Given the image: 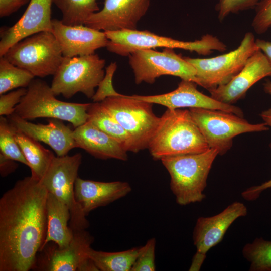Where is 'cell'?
<instances>
[{"label":"cell","mask_w":271,"mask_h":271,"mask_svg":"<svg viewBox=\"0 0 271 271\" xmlns=\"http://www.w3.org/2000/svg\"><path fill=\"white\" fill-rule=\"evenodd\" d=\"M150 4V0H104L103 8L92 14L85 25L103 32L136 30Z\"/></svg>","instance_id":"obj_14"},{"label":"cell","mask_w":271,"mask_h":271,"mask_svg":"<svg viewBox=\"0 0 271 271\" xmlns=\"http://www.w3.org/2000/svg\"><path fill=\"white\" fill-rule=\"evenodd\" d=\"M10 126L28 137L49 145L57 156L67 155L72 149L77 148L73 130L61 120L49 119L48 123H33L15 113L7 116Z\"/></svg>","instance_id":"obj_20"},{"label":"cell","mask_w":271,"mask_h":271,"mask_svg":"<svg viewBox=\"0 0 271 271\" xmlns=\"http://www.w3.org/2000/svg\"><path fill=\"white\" fill-rule=\"evenodd\" d=\"M46 210L47 232L41 250L50 242L55 243L59 248L66 247L73 236V231L68 224L70 219L69 208L54 195L48 192Z\"/></svg>","instance_id":"obj_23"},{"label":"cell","mask_w":271,"mask_h":271,"mask_svg":"<svg viewBox=\"0 0 271 271\" xmlns=\"http://www.w3.org/2000/svg\"><path fill=\"white\" fill-rule=\"evenodd\" d=\"M87 111L88 121L115 139L127 152L137 153L130 135L100 102L90 103Z\"/></svg>","instance_id":"obj_25"},{"label":"cell","mask_w":271,"mask_h":271,"mask_svg":"<svg viewBox=\"0 0 271 271\" xmlns=\"http://www.w3.org/2000/svg\"><path fill=\"white\" fill-rule=\"evenodd\" d=\"M197 85L193 81L182 80L176 89L167 93L130 96L138 100L164 106L169 109L203 108L222 110L243 117V112L240 108L219 102L210 96L204 94L197 89Z\"/></svg>","instance_id":"obj_15"},{"label":"cell","mask_w":271,"mask_h":271,"mask_svg":"<svg viewBox=\"0 0 271 271\" xmlns=\"http://www.w3.org/2000/svg\"><path fill=\"white\" fill-rule=\"evenodd\" d=\"M25 88H19L16 90L0 95V115L8 116L15 112L16 106L27 92Z\"/></svg>","instance_id":"obj_35"},{"label":"cell","mask_w":271,"mask_h":271,"mask_svg":"<svg viewBox=\"0 0 271 271\" xmlns=\"http://www.w3.org/2000/svg\"><path fill=\"white\" fill-rule=\"evenodd\" d=\"M52 32L56 38L63 57L91 55L108 42L104 32L85 25H67L61 20H52Z\"/></svg>","instance_id":"obj_19"},{"label":"cell","mask_w":271,"mask_h":271,"mask_svg":"<svg viewBox=\"0 0 271 271\" xmlns=\"http://www.w3.org/2000/svg\"><path fill=\"white\" fill-rule=\"evenodd\" d=\"M259 49L253 34L247 32L239 46L229 52L208 58H184L195 68L198 85L209 90L230 81Z\"/></svg>","instance_id":"obj_10"},{"label":"cell","mask_w":271,"mask_h":271,"mask_svg":"<svg viewBox=\"0 0 271 271\" xmlns=\"http://www.w3.org/2000/svg\"><path fill=\"white\" fill-rule=\"evenodd\" d=\"M105 60L97 54L63 57L54 75L51 88L55 94L70 98L78 92L92 98L105 75Z\"/></svg>","instance_id":"obj_7"},{"label":"cell","mask_w":271,"mask_h":271,"mask_svg":"<svg viewBox=\"0 0 271 271\" xmlns=\"http://www.w3.org/2000/svg\"><path fill=\"white\" fill-rule=\"evenodd\" d=\"M62 15L64 24L73 26L85 25L88 18L99 11L96 0H53Z\"/></svg>","instance_id":"obj_27"},{"label":"cell","mask_w":271,"mask_h":271,"mask_svg":"<svg viewBox=\"0 0 271 271\" xmlns=\"http://www.w3.org/2000/svg\"><path fill=\"white\" fill-rule=\"evenodd\" d=\"M189 110L209 148L217 149L220 155L231 148L236 136L269 130L265 123L252 124L232 113L203 108Z\"/></svg>","instance_id":"obj_8"},{"label":"cell","mask_w":271,"mask_h":271,"mask_svg":"<svg viewBox=\"0 0 271 271\" xmlns=\"http://www.w3.org/2000/svg\"><path fill=\"white\" fill-rule=\"evenodd\" d=\"M73 137L77 148L97 158L128 160L127 152L118 141L89 121L75 128Z\"/></svg>","instance_id":"obj_22"},{"label":"cell","mask_w":271,"mask_h":271,"mask_svg":"<svg viewBox=\"0 0 271 271\" xmlns=\"http://www.w3.org/2000/svg\"><path fill=\"white\" fill-rule=\"evenodd\" d=\"M116 67L115 62L111 63L106 68V74L92 98L94 102H101L107 97L118 95L119 93L115 91L112 84V77Z\"/></svg>","instance_id":"obj_34"},{"label":"cell","mask_w":271,"mask_h":271,"mask_svg":"<svg viewBox=\"0 0 271 271\" xmlns=\"http://www.w3.org/2000/svg\"><path fill=\"white\" fill-rule=\"evenodd\" d=\"M263 89L265 93L271 95V81L268 80L263 84Z\"/></svg>","instance_id":"obj_41"},{"label":"cell","mask_w":271,"mask_h":271,"mask_svg":"<svg viewBox=\"0 0 271 271\" xmlns=\"http://www.w3.org/2000/svg\"><path fill=\"white\" fill-rule=\"evenodd\" d=\"M0 154L7 158L29 166L15 139L8 119L4 116H0Z\"/></svg>","instance_id":"obj_30"},{"label":"cell","mask_w":271,"mask_h":271,"mask_svg":"<svg viewBox=\"0 0 271 271\" xmlns=\"http://www.w3.org/2000/svg\"><path fill=\"white\" fill-rule=\"evenodd\" d=\"M257 5L252 26L255 32L262 34L271 28V0H262Z\"/></svg>","instance_id":"obj_32"},{"label":"cell","mask_w":271,"mask_h":271,"mask_svg":"<svg viewBox=\"0 0 271 271\" xmlns=\"http://www.w3.org/2000/svg\"><path fill=\"white\" fill-rule=\"evenodd\" d=\"M3 56L15 66L40 78L54 75L63 58L56 38L49 31L25 38L12 45Z\"/></svg>","instance_id":"obj_6"},{"label":"cell","mask_w":271,"mask_h":271,"mask_svg":"<svg viewBox=\"0 0 271 271\" xmlns=\"http://www.w3.org/2000/svg\"><path fill=\"white\" fill-rule=\"evenodd\" d=\"M99 102L130 135L137 153L148 149L160 120L153 103L119 93Z\"/></svg>","instance_id":"obj_9"},{"label":"cell","mask_w":271,"mask_h":271,"mask_svg":"<svg viewBox=\"0 0 271 271\" xmlns=\"http://www.w3.org/2000/svg\"><path fill=\"white\" fill-rule=\"evenodd\" d=\"M53 0H30L24 13L13 26L1 30L0 56L14 44L35 33L52 32Z\"/></svg>","instance_id":"obj_18"},{"label":"cell","mask_w":271,"mask_h":271,"mask_svg":"<svg viewBox=\"0 0 271 271\" xmlns=\"http://www.w3.org/2000/svg\"><path fill=\"white\" fill-rule=\"evenodd\" d=\"M156 239L152 238L148 240L144 246H141L140 252L132 266L131 271H154L156 270Z\"/></svg>","instance_id":"obj_31"},{"label":"cell","mask_w":271,"mask_h":271,"mask_svg":"<svg viewBox=\"0 0 271 271\" xmlns=\"http://www.w3.org/2000/svg\"><path fill=\"white\" fill-rule=\"evenodd\" d=\"M94 241L85 230L73 231V236L68 246L59 248L46 244L40 251L35 269L47 271H98L87 253Z\"/></svg>","instance_id":"obj_13"},{"label":"cell","mask_w":271,"mask_h":271,"mask_svg":"<svg viewBox=\"0 0 271 271\" xmlns=\"http://www.w3.org/2000/svg\"><path fill=\"white\" fill-rule=\"evenodd\" d=\"M82 162V155L57 156L41 180L48 192L66 204L69 209V226L73 231L85 230L89 226L86 216L77 203L74 185Z\"/></svg>","instance_id":"obj_11"},{"label":"cell","mask_w":271,"mask_h":271,"mask_svg":"<svg viewBox=\"0 0 271 271\" xmlns=\"http://www.w3.org/2000/svg\"><path fill=\"white\" fill-rule=\"evenodd\" d=\"M48 191L28 176L0 199V271L35 269L47 232Z\"/></svg>","instance_id":"obj_1"},{"label":"cell","mask_w":271,"mask_h":271,"mask_svg":"<svg viewBox=\"0 0 271 271\" xmlns=\"http://www.w3.org/2000/svg\"><path fill=\"white\" fill-rule=\"evenodd\" d=\"M268 76L271 77V64L259 49L248 59L241 70L230 81L208 91L213 99L233 105L244 98L255 83Z\"/></svg>","instance_id":"obj_17"},{"label":"cell","mask_w":271,"mask_h":271,"mask_svg":"<svg viewBox=\"0 0 271 271\" xmlns=\"http://www.w3.org/2000/svg\"><path fill=\"white\" fill-rule=\"evenodd\" d=\"M264 123L268 126L271 127V108L263 111L260 114Z\"/></svg>","instance_id":"obj_40"},{"label":"cell","mask_w":271,"mask_h":271,"mask_svg":"<svg viewBox=\"0 0 271 271\" xmlns=\"http://www.w3.org/2000/svg\"><path fill=\"white\" fill-rule=\"evenodd\" d=\"M271 149V143L269 145ZM271 188V179L260 185L250 187L241 193L243 198L251 201L256 200L264 190Z\"/></svg>","instance_id":"obj_36"},{"label":"cell","mask_w":271,"mask_h":271,"mask_svg":"<svg viewBox=\"0 0 271 271\" xmlns=\"http://www.w3.org/2000/svg\"><path fill=\"white\" fill-rule=\"evenodd\" d=\"M242 253L250 263L249 270L271 271V240L256 238L244 246Z\"/></svg>","instance_id":"obj_29"},{"label":"cell","mask_w":271,"mask_h":271,"mask_svg":"<svg viewBox=\"0 0 271 271\" xmlns=\"http://www.w3.org/2000/svg\"><path fill=\"white\" fill-rule=\"evenodd\" d=\"M128 57L137 84L143 82L153 84L161 76L172 75L198 85L195 68L173 49L164 48L161 52L143 49L132 53Z\"/></svg>","instance_id":"obj_12"},{"label":"cell","mask_w":271,"mask_h":271,"mask_svg":"<svg viewBox=\"0 0 271 271\" xmlns=\"http://www.w3.org/2000/svg\"><path fill=\"white\" fill-rule=\"evenodd\" d=\"M131 191L128 183L118 181L104 182L78 177L74 185L75 200L86 216L98 207L125 197Z\"/></svg>","instance_id":"obj_21"},{"label":"cell","mask_w":271,"mask_h":271,"mask_svg":"<svg viewBox=\"0 0 271 271\" xmlns=\"http://www.w3.org/2000/svg\"><path fill=\"white\" fill-rule=\"evenodd\" d=\"M218 151L214 148L197 154L164 157L160 160L170 176V189L177 203L185 206L200 202L207 178Z\"/></svg>","instance_id":"obj_3"},{"label":"cell","mask_w":271,"mask_h":271,"mask_svg":"<svg viewBox=\"0 0 271 271\" xmlns=\"http://www.w3.org/2000/svg\"><path fill=\"white\" fill-rule=\"evenodd\" d=\"M104 32L108 39L107 49L122 56H128L138 50L156 48L181 49L207 55L213 50L223 52L227 48L218 38L208 34L203 35L199 40L182 41L137 29Z\"/></svg>","instance_id":"obj_4"},{"label":"cell","mask_w":271,"mask_h":271,"mask_svg":"<svg viewBox=\"0 0 271 271\" xmlns=\"http://www.w3.org/2000/svg\"><path fill=\"white\" fill-rule=\"evenodd\" d=\"M209 148L189 110L180 109H167L160 117L148 147L155 160L200 153Z\"/></svg>","instance_id":"obj_2"},{"label":"cell","mask_w":271,"mask_h":271,"mask_svg":"<svg viewBox=\"0 0 271 271\" xmlns=\"http://www.w3.org/2000/svg\"><path fill=\"white\" fill-rule=\"evenodd\" d=\"M35 76L15 66L5 57L0 58V95L17 88L28 87Z\"/></svg>","instance_id":"obj_28"},{"label":"cell","mask_w":271,"mask_h":271,"mask_svg":"<svg viewBox=\"0 0 271 271\" xmlns=\"http://www.w3.org/2000/svg\"><path fill=\"white\" fill-rule=\"evenodd\" d=\"M140 248L141 246L109 252L95 250L90 247L87 253L98 270L131 271Z\"/></svg>","instance_id":"obj_26"},{"label":"cell","mask_w":271,"mask_h":271,"mask_svg":"<svg viewBox=\"0 0 271 271\" xmlns=\"http://www.w3.org/2000/svg\"><path fill=\"white\" fill-rule=\"evenodd\" d=\"M15 161L7 158L0 154V173L2 177H6L13 173L18 167Z\"/></svg>","instance_id":"obj_38"},{"label":"cell","mask_w":271,"mask_h":271,"mask_svg":"<svg viewBox=\"0 0 271 271\" xmlns=\"http://www.w3.org/2000/svg\"><path fill=\"white\" fill-rule=\"evenodd\" d=\"M27 89L14 113L21 118L27 120L41 117L57 119L71 123L74 128L87 121L90 103L60 101L56 98L51 86L40 79H33Z\"/></svg>","instance_id":"obj_5"},{"label":"cell","mask_w":271,"mask_h":271,"mask_svg":"<svg viewBox=\"0 0 271 271\" xmlns=\"http://www.w3.org/2000/svg\"><path fill=\"white\" fill-rule=\"evenodd\" d=\"M29 0H0V17L8 16L17 11Z\"/></svg>","instance_id":"obj_37"},{"label":"cell","mask_w":271,"mask_h":271,"mask_svg":"<svg viewBox=\"0 0 271 271\" xmlns=\"http://www.w3.org/2000/svg\"><path fill=\"white\" fill-rule=\"evenodd\" d=\"M259 0H219L216 6L218 17L222 21L230 13L246 10L257 5Z\"/></svg>","instance_id":"obj_33"},{"label":"cell","mask_w":271,"mask_h":271,"mask_svg":"<svg viewBox=\"0 0 271 271\" xmlns=\"http://www.w3.org/2000/svg\"><path fill=\"white\" fill-rule=\"evenodd\" d=\"M256 43L259 50L265 55L271 64V42L256 39Z\"/></svg>","instance_id":"obj_39"},{"label":"cell","mask_w":271,"mask_h":271,"mask_svg":"<svg viewBox=\"0 0 271 271\" xmlns=\"http://www.w3.org/2000/svg\"><path fill=\"white\" fill-rule=\"evenodd\" d=\"M247 214L246 206L235 201L215 215L199 217L193 232L196 254L205 259L207 252L222 241L232 223Z\"/></svg>","instance_id":"obj_16"},{"label":"cell","mask_w":271,"mask_h":271,"mask_svg":"<svg viewBox=\"0 0 271 271\" xmlns=\"http://www.w3.org/2000/svg\"><path fill=\"white\" fill-rule=\"evenodd\" d=\"M12 131L31 171V176L41 180L53 159V153L37 141L12 128Z\"/></svg>","instance_id":"obj_24"}]
</instances>
